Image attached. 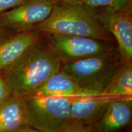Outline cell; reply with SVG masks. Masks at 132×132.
I'll list each match as a JSON object with an SVG mask.
<instances>
[{"label": "cell", "mask_w": 132, "mask_h": 132, "mask_svg": "<svg viewBox=\"0 0 132 132\" xmlns=\"http://www.w3.org/2000/svg\"><path fill=\"white\" fill-rule=\"evenodd\" d=\"M64 64L50 45L45 34L3 75L12 94L25 97L34 93L50 76L61 70Z\"/></svg>", "instance_id": "1"}, {"label": "cell", "mask_w": 132, "mask_h": 132, "mask_svg": "<svg viewBox=\"0 0 132 132\" xmlns=\"http://www.w3.org/2000/svg\"><path fill=\"white\" fill-rule=\"evenodd\" d=\"M34 30L45 34L83 36L106 42L111 40L99 21L96 9L81 2L55 3L50 16Z\"/></svg>", "instance_id": "2"}, {"label": "cell", "mask_w": 132, "mask_h": 132, "mask_svg": "<svg viewBox=\"0 0 132 132\" xmlns=\"http://www.w3.org/2000/svg\"><path fill=\"white\" fill-rule=\"evenodd\" d=\"M29 124L39 132H61L70 116L72 99L64 97H23Z\"/></svg>", "instance_id": "3"}, {"label": "cell", "mask_w": 132, "mask_h": 132, "mask_svg": "<svg viewBox=\"0 0 132 132\" xmlns=\"http://www.w3.org/2000/svg\"><path fill=\"white\" fill-rule=\"evenodd\" d=\"M46 37L64 63L102 55L114 50L106 42L83 36L46 33Z\"/></svg>", "instance_id": "4"}, {"label": "cell", "mask_w": 132, "mask_h": 132, "mask_svg": "<svg viewBox=\"0 0 132 132\" xmlns=\"http://www.w3.org/2000/svg\"><path fill=\"white\" fill-rule=\"evenodd\" d=\"M54 0H27L0 14V24L15 32L34 30L52 13Z\"/></svg>", "instance_id": "5"}, {"label": "cell", "mask_w": 132, "mask_h": 132, "mask_svg": "<svg viewBox=\"0 0 132 132\" xmlns=\"http://www.w3.org/2000/svg\"><path fill=\"white\" fill-rule=\"evenodd\" d=\"M95 9L102 26L115 37L122 61L132 62V9Z\"/></svg>", "instance_id": "6"}, {"label": "cell", "mask_w": 132, "mask_h": 132, "mask_svg": "<svg viewBox=\"0 0 132 132\" xmlns=\"http://www.w3.org/2000/svg\"><path fill=\"white\" fill-rule=\"evenodd\" d=\"M111 97L99 95L72 99L69 119L61 132H90L103 114Z\"/></svg>", "instance_id": "7"}, {"label": "cell", "mask_w": 132, "mask_h": 132, "mask_svg": "<svg viewBox=\"0 0 132 132\" xmlns=\"http://www.w3.org/2000/svg\"><path fill=\"white\" fill-rule=\"evenodd\" d=\"M122 62L119 53L114 49L108 53L66 62L61 70L73 78L78 85L82 86L108 71Z\"/></svg>", "instance_id": "8"}, {"label": "cell", "mask_w": 132, "mask_h": 132, "mask_svg": "<svg viewBox=\"0 0 132 132\" xmlns=\"http://www.w3.org/2000/svg\"><path fill=\"white\" fill-rule=\"evenodd\" d=\"M45 34L36 30L12 34L0 44V73H4Z\"/></svg>", "instance_id": "9"}, {"label": "cell", "mask_w": 132, "mask_h": 132, "mask_svg": "<svg viewBox=\"0 0 132 132\" xmlns=\"http://www.w3.org/2000/svg\"><path fill=\"white\" fill-rule=\"evenodd\" d=\"M37 131L29 124L23 97L11 95L0 106V132Z\"/></svg>", "instance_id": "10"}, {"label": "cell", "mask_w": 132, "mask_h": 132, "mask_svg": "<svg viewBox=\"0 0 132 132\" xmlns=\"http://www.w3.org/2000/svg\"><path fill=\"white\" fill-rule=\"evenodd\" d=\"M132 98H113L103 114L94 125L92 131L112 132L119 130L131 120Z\"/></svg>", "instance_id": "11"}, {"label": "cell", "mask_w": 132, "mask_h": 132, "mask_svg": "<svg viewBox=\"0 0 132 132\" xmlns=\"http://www.w3.org/2000/svg\"><path fill=\"white\" fill-rule=\"evenodd\" d=\"M80 87L78 82L61 70L50 76L40 87L29 95L64 97L73 99Z\"/></svg>", "instance_id": "12"}, {"label": "cell", "mask_w": 132, "mask_h": 132, "mask_svg": "<svg viewBox=\"0 0 132 132\" xmlns=\"http://www.w3.org/2000/svg\"><path fill=\"white\" fill-rule=\"evenodd\" d=\"M101 95L111 98H131L132 62L122 61L118 72Z\"/></svg>", "instance_id": "13"}, {"label": "cell", "mask_w": 132, "mask_h": 132, "mask_svg": "<svg viewBox=\"0 0 132 132\" xmlns=\"http://www.w3.org/2000/svg\"><path fill=\"white\" fill-rule=\"evenodd\" d=\"M121 62L109 69L105 73L99 76L94 80L81 86L77 95L73 99L90 98L101 95L102 93L111 81L114 76L118 72Z\"/></svg>", "instance_id": "14"}, {"label": "cell", "mask_w": 132, "mask_h": 132, "mask_svg": "<svg viewBox=\"0 0 132 132\" xmlns=\"http://www.w3.org/2000/svg\"><path fill=\"white\" fill-rule=\"evenodd\" d=\"M81 3L94 9H132V0H81Z\"/></svg>", "instance_id": "15"}, {"label": "cell", "mask_w": 132, "mask_h": 132, "mask_svg": "<svg viewBox=\"0 0 132 132\" xmlns=\"http://www.w3.org/2000/svg\"><path fill=\"white\" fill-rule=\"evenodd\" d=\"M12 94L11 87L5 76L0 73V106Z\"/></svg>", "instance_id": "16"}, {"label": "cell", "mask_w": 132, "mask_h": 132, "mask_svg": "<svg viewBox=\"0 0 132 132\" xmlns=\"http://www.w3.org/2000/svg\"><path fill=\"white\" fill-rule=\"evenodd\" d=\"M27 0H0V14L17 7Z\"/></svg>", "instance_id": "17"}, {"label": "cell", "mask_w": 132, "mask_h": 132, "mask_svg": "<svg viewBox=\"0 0 132 132\" xmlns=\"http://www.w3.org/2000/svg\"><path fill=\"white\" fill-rule=\"evenodd\" d=\"M11 32H12V31L6 28L2 24H0V44L2 43L4 40H6L9 36L12 35Z\"/></svg>", "instance_id": "18"}, {"label": "cell", "mask_w": 132, "mask_h": 132, "mask_svg": "<svg viewBox=\"0 0 132 132\" xmlns=\"http://www.w3.org/2000/svg\"><path fill=\"white\" fill-rule=\"evenodd\" d=\"M56 3H81V0H54Z\"/></svg>", "instance_id": "19"}]
</instances>
